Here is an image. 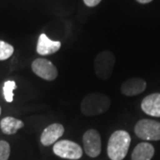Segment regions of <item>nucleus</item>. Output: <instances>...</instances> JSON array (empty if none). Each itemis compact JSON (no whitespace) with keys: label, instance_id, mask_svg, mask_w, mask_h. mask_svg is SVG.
I'll use <instances>...</instances> for the list:
<instances>
[{"label":"nucleus","instance_id":"6ab92c4d","mask_svg":"<svg viewBox=\"0 0 160 160\" xmlns=\"http://www.w3.org/2000/svg\"><path fill=\"white\" fill-rule=\"evenodd\" d=\"M0 115H1V107H0Z\"/></svg>","mask_w":160,"mask_h":160},{"label":"nucleus","instance_id":"423d86ee","mask_svg":"<svg viewBox=\"0 0 160 160\" xmlns=\"http://www.w3.org/2000/svg\"><path fill=\"white\" fill-rule=\"evenodd\" d=\"M31 69L35 74L42 79L52 81L58 77L57 68L52 62L44 58L36 59L31 64Z\"/></svg>","mask_w":160,"mask_h":160},{"label":"nucleus","instance_id":"6e6552de","mask_svg":"<svg viewBox=\"0 0 160 160\" xmlns=\"http://www.w3.org/2000/svg\"><path fill=\"white\" fill-rule=\"evenodd\" d=\"M64 133V127L62 125L54 123L48 126L43 131L40 136V142L44 146H50L58 142Z\"/></svg>","mask_w":160,"mask_h":160},{"label":"nucleus","instance_id":"9b49d317","mask_svg":"<svg viewBox=\"0 0 160 160\" xmlns=\"http://www.w3.org/2000/svg\"><path fill=\"white\" fill-rule=\"evenodd\" d=\"M142 109L147 115L160 118V93H152L144 98L141 104Z\"/></svg>","mask_w":160,"mask_h":160},{"label":"nucleus","instance_id":"f03ea898","mask_svg":"<svg viewBox=\"0 0 160 160\" xmlns=\"http://www.w3.org/2000/svg\"><path fill=\"white\" fill-rule=\"evenodd\" d=\"M110 104L109 96L101 92H92L82 100L80 109L85 116H97L108 111Z\"/></svg>","mask_w":160,"mask_h":160},{"label":"nucleus","instance_id":"f8f14e48","mask_svg":"<svg viewBox=\"0 0 160 160\" xmlns=\"http://www.w3.org/2000/svg\"><path fill=\"white\" fill-rule=\"evenodd\" d=\"M154 154V147L150 143H139L132 153V160H151Z\"/></svg>","mask_w":160,"mask_h":160},{"label":"nucleus","instance_id":"1a4fd4ad","mask_svg":"<svg viewBox=\"0 0 160 160\" xmlns=\"http://www.w3.org/2000/svg\"><path fill=\"white\" fill-rule=\"evenodd\" d=\"M62 44L60 41L51 40L46 34L42 33L38 38L37 45V52L42 55H51L60 50Z\"/></svg>","mask_w":160,"mask_h":160},{"label":"nucleus","instance_id":"39448f33","mask_svg":"<svg viewBox=\"0 0 160 160\" xmlns=\"http://www.w3.org/2000/svg\"><path fill=\"white\" fill-rule=\"evenodd\" d=\"M53 153L64 159L78 160L83 156V149L78 143L69 140L59 141L53 145Z\"/></svg>","mask_w":160,"mask_h":160},{"label":"nucleus","instance_id":"9d476101","mask_svg":"<svg viewBox=\"0 0 160 160\" xmlns=\"http://www.w3.org/2000/svg\"><path fill=\"white\" fill-rule=\"evenodd\" d=\"M146 87L147 84L142 78H132L126 80L121 85V92L125 96H135L145 91Z\"/></svg>","mask_w":160,"mask_h":160},{"label":"nucleus","instance_id":"20e7f679","mask_svg":"<svg viewBox=\"0 0 160 160\" xmlns=\"http://www.w3.org/2000/svg\"><path fill=\"white\" fill-rule=\"evenodd\" d=\"M134 132L144 141H159L160 123L151 119L140 120L135 125Z\"/></svg>","mask_w":160,"mask_h":160},{"label":"nucleus","instance_id":"f257e3e1","mask_svg":"<svg viewBox=\"0 0 160 160\" xmlns=\"http://www.w3.org/2000/svg\"><path fill=\"white\" fill-rule=\"evenodd\" d=\"M131 136L125 130L114 132L109 138L107 153L110 160H123L128 153Z\"/></svg>","mask_w":160,"mask_h":160},{"label":"nucleus","instance_id":"ddd939ff","mask_svg":"<svg viewBox=\"0 0 160 160\" xmlns=\"http://www.w3.org/2000/svg\"><path fill=\"white\" fill-rule=\"evenodd\" d=\"M24 126L22 120L17 119L12 117H6L0 122V128L5 134L12 135L16 133L21 128Z\"/></svg>","mask_w":160,"mask_h":160},{"label":"nucleus","instance_id":"7ed1b4c3","mask_svg":"<svg viewBox=\"0 0 160 160\" xmlns=\"http://www.w3.org/2000/svg\"><path fill=\"white\" fill-rule=\"evenodd\" d=\"M114 66L115 56L109 51H103L98 53L93 62L95 74L102 80L109 79L113 73Z\"/></svg>","mask_w":160,"mask_h":160},{"label":"nucleus","instance_id":"0eeeda50","mask_svg":"<svg viewBox=\"0 0 160 160\" xmlns=\"http://www.w3.org/2000/svg\"><path fill=\"white\" fill-rule=\"evenodd\" d=\"M83 143L86 154L90 158H97L102 152L101 135L95 129H89L83 135Z\"/></svg>","mask_w":160,"mask_h":160},{"label":"nucleus","instance_id":"f3484780","mask_svg":"<svg viewBox=\"0 0 160 160\" xmlns=\"http://www.w3.org/2000/svg\"><path fill=\"white\" fill-rule=\"evenodd\" d=\"M83 1H84L85 5L88 7H94L102 2V0H83Z\"/></svg>","mask_w":160,"mask_h":160},{"label":"nucleus","instance_id":"2eb2a0df","mask_svg":"<svg viewBox=\"0 0 160 160\" xmlns=\"http://www.w3.org/2000/svg\"><path fill=\"white\" fill-rule=\"evenodd\" d=\"M14 48L10 44L0 40V61H6L13 54Z\"/></svg>","mask_w":160,"mask_h":160},{"label":"nucleus","instance_id":"a211bd4d","mask_svg":"<svg viewBox=\"0 0 160 160\" xmlns=\"http://www.w3.org/2000/svg\"><path fill=\"white\" fill-rule=\"evenodd\" d=\"M138 3H140V4H148V3H150V2H152L153 0H136Z\"/></svg>","mask_w":160,"mask_h":160},{"label":"nucleus","instance_id":"4468645a","mask_svg":"<svg viewBox=\"0 0 160 160\" xmlns=\"http://www.w3.org/2000/svg\"><path fill=\"white\" fill-rule=\"evenodd\" d=\"M16 89V83L13 80L6 81L3 86L4 97L7 102H12L13 101V91Z\"/></svg>","mask_w":160,"mask_h":160},{"label":"nucleus","instance_id":"dca6fc26","mask_svg":"<svg viewBox=\"0 0 160 160\" xmlns=\"http://www.w3.org/2000/svg\"><path fill=\"white\" fill-rule=\"evenodd\" d=\"M11 148L6 141H0V160H8L10 157Z\"/></svg>","mask_w":160,"mask_h":160}]
</instances>
